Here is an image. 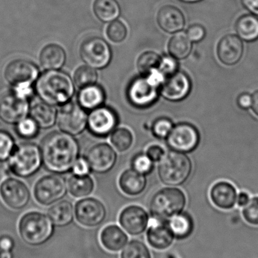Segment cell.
Masks as SVG:
<instances>
[{
    "instance_id": "d6a6232c",
    "label": "cell",
    "mask_w": 258,
    "mask_h": 258,
    "mask_svg": "<svg viewBox=\"0 0 258 258\" xmlns=\"http://www.w3.org/2000/svg\"><path fill=\"white\" fill-rule=\"evenodd\" d=\"M93 11L95 16L105 23L115 21L121 15V7L117 0H95Z\"/></svg>"
},
{
    "instance_id": "277c9868",
    "label": "cell",
    "mask_w": 258,
    "mask_h": 258,
    "mask_svg": "<svg viewBox=\"0 0 258 258\" xmlns=\"http://www.w3.org/2000/svg\"><path fill=\"white\" fill-rule=\"evenodd\" d=\"M187 206V197L182 189L162 188L151 197L148 203V214L154 222L167 223L182 213Z\"/></svg>"
},
{
    "instance_id": "d6986e66",
    "label": "cell",
    "mask_w": 258,
    "mask_h": 258,
    "mask_svg": "<svg viewBox=\"0 0 258 258\" xmlns=\"http://www.w3.org/2000/svg\"><path fill=\"white\" fill-rule=\"evenodd\" d=\"M118 118L112 109L107 107H97L88 116L87 126L92 135L106 137L112 133L117 127Z\"/></svg>"
},
{
    "instance_id": "f546056e",
    "label": "cell",
    "mask_w": 258,
    "mask_h": 258,
    "mask_svg": "<svg viewBox=\"0 0 258 258\" xmlns=\"http://www.w3.org/2000/svg\"><path fill=\"white\" fill-rule=\"evenodd\" d=\"M77 101L85 110H92L102 106L106 101V93L101 86L92 85L80 89Z\"/></svg>"
},
{
    "instance_id": "6da1fadb",
    "label": "cell",
    "mask_w": 258,
    "mask_h": 258,
    "mask_svg": "<svg viewBox=\"0 0 258 258\" xmlns=\"http://www.w3.org/2000/svg\"><path fill=\"white\" fill-rule=\"evenodd\" d=\"M172 248L180 258H258V227L240 221H205Z\"/></svg>"
},
{
    "instance_id": "f6af8a7d",
    "label": "cell",
    "mask_w": 258,
    "mask_h": 258,
    "mask_svg": "<svg viewBox=\"0 0 258 258\" xmlns=\"http://www.w3.org/2000/svg\"><path fill=\"white\" fill-rule=\"evenodd\" d=\"M132 165L133 170L144 175L149 174L154 167L153 161L146 154H139L135 156Z\"/></svg>"
},
{
    "instance_id": "cb8c5ba5",
    "label": "cell",
    "mask_w": 258,
    "mask_h": 258,
    "mask_svg": "<svg viewBox=\"0 0 258 258\" xmlns=\"http://www.w3.org/2000/svg\"><path fill=\"white\" fill-rule=\"evenodd\" d=\"M159 27L168 33H176L181 31L186 24V19L183 12L173 6H165L161 8L157 15Z\"/></svg>"
},
{
    "instance_id": "2e32d148",
    "label": "cell",
    "mask_w": 258,
    "mask_h": 258,
    "mask_svg": "<svg viewBox=\"0 0 258 258\" xmlns=\"http://www.w3.org/2000/svg\"><path fill=\"white\" fill-rule=\"evenodd\" d=\"M120 225L130 236H139L146 232L150 222L148 212L139 206H129L120 213Z\"/></svg>"
},
{
    "instance_id": "bcb514c9",
    "label": "cell",
    "mask_w": 258,
    "mask_h": 258,
    "mask_svg": "<svg viewBox=\"0 0 258 258\" xmlns=\"http://www.w3.org/2000/svg\"><path fill=\"white\" fill-rule=\"evenodd\" d=\"M178 68L179 63L176 58L171 55L164 56V57H162V61H161L159 70L166 78L168 76L179 71Z\"/></svg>"
},
{
    "instance_id": "681fc988",
    "label": "cell",
    "mask_w": 258,
    "mask_h": 258,
    "mask_svg": "<svg viewBox=\"0 0 258 258\" xmlns=\"http://www.w3.org/2000/svg\"><path fill=\"white\" fill-rule=\"evenodd\" d=\"M165 150L162 147L159 145H152L148 147L146 151V155L153 161V162H158L165 156Z\"/></svg>"
},
{
    "instance_id": "603a6c76",
    "label": "cell",
    "mask_w": 258,
    "mask_h": 258,
    "mask_svg": "<svg viewBox=\"0 0 258 258\" xmlns=\"http://www.w3.org/2000/svg\"><path fill=\"white\" fill-rule=\"evenodd\" d=\"M237 189L230 182L219 181L209 191V199L212 204L221 210L230 211L236 208Z\"/></svg>"
},
{
    "instance_id": "7dc6e473",
    "label": "cell",
    "mask_w": 258,
    "mask_h": 258,
    "mask_svg": "<svg viewBox=\"0 0 258 258\" xmlns=\"http://www.w3.org/2000/svg\"><path fill=\"white\" fill-rule=\"evenodd\" d=\"M205 28L201 24H192L186 30V36L192 42H201L205 37Z\"/></svg>"
},
{
    "instance_id": "e575fe53",
    "label": "cell",
    "mask_w": 258,
    "mask_h": 258,
    "mask_svg": "<svg viewBox=\"0 0 258 258\" xmlns=\"http://www.w3.org/2000/svg\"><path fill=\"white\" fill-rule=\"evenodd\" d=\"M70 194L76 198L88 197L94 189L93 180L88 175H73L68 180Z\"/></svg>"
},
{
    "instance_id": "836d02e7",
    "label": "cell",
    "mask_w": 258,
    "mask_h": 258,
    "mask_svg": "<svg viewBox=\"0 0 258 258\" xmlns=\"http://www.w3.org/2000/svg\"><path fill=\"white\" fill-rule=\"evenodd\" d=\"M192 49V41L183 33L174 35L168 43L170 55L178 60L186 58L190 54Z\"/></svg>"
},
{
    "instance_id": "7c38bea8",
    "label": "cell",
    "mask_w": 258,
    "mask_h": 258,
    "mask_svg": "<svg viewBox=\"0 0 258 258\" xmlns=\"http://www.w3.org/2000/svg\"><path fill=\"white\" fill-rule=\"evenodd\" d=\"M74 217L77 223L83 227L94 228L106 221L107 209L97 199H82L76 203Z\"/></svg>"
},
{
    "instance_id": "7bdbcfd3",
    "label": "cell",
    "mask_w": 258,
    "mask_h": 258,
    "mask_svg": "<svg viewBox=\"0 0 258 258\" xmlns=\"http://www.w3.org/2000/svg\"><path fill=\"white\" fill-rule=\"evenodd\" d=\"M174 127L173 121L169 118L161 117L156 119L151 126L153 135L159 139H166Z\"/></svg>"
},
{
    "instance_id": "4dcf8cb0",
    "label": "cell",
    "mask_w": 258,
    "mask_h": 258,
    "mask_svg": "<svg viewBox=\"0 0 258 258\" xmlns=\"http://www.w3.org/2000/svg\"><path fill=\"white\" fill-rule=\"evenodd\" d=\"M29 114L41 128H51L57 120L56 109L43 101L37 103L30 108Z\"/></svg>"
},
{
    "instance_id": "11a10c76",
    "label": "cell",
    "mask_w": 258,
    "mask_h": 258,
    "mask_svg": "<svg viewBox=\"0 0 258 258\" xmlns=\"http://www.w3.org/2000/svg\"><path fill=\"white\" fill-rule=\"evenodd\" d=\"M251 110L258 117V90L251 95Z\"/></svg>"
},
{
    "instance_id": "f907efd6",
    "label": "cell",
    "mask_w": 258,
    "mask_h": 258,
    "mask_svg": "<svg viewBox=\"0 0 258 258\" xmlns=\"http://www.w3.org/2000/svg\"><path fill=\"white\" fill-rule=\"evenodd\" d=\"M236 103H237L238 107L242 110H248L251 108V95L248 92H243L238 96Z\"/></svg>"
},
{
    "instance_id": "f35d334b",
    "label": "cell",
    "mask_w": 258,
    "mask_h": 258,
    "mask_svg": "<svg viewBox=\"0 0 258 258\" xmlns=\"http://www.w3.org/2000/svg\"><path fill=\"white\" fill-rule=\"evenodd\" d=\"M112 143L120 152L126 151L133 144V135L128 129L118 128L112 133Z\"/></svg>"
},
{
    "instance_id": "83f0119b",
    "label": "cell",
    "mask_w": 258,
    "mask_h": 258,
    "mask_svg": "<svg viewBox=\"0 0 258 258\" xmlns=\"http://www.w3.org/2000/svg\"><path fill=\"white\" fill-rule=\"evenodd\" d=\"M119 185L124 194L130 197H136L145 190L147 180L144 174L129 169L124 171L120 177Z\"/></svg>"
},
{
    "instance_id": "6f0895ef",
    "label": "cell",
    "mask_w": 258,
    "mask_h": 258,
    "mask_svg": "<svg viewBox=\"0 0 258 258\" xmlns=\"http://www.w3.org/2000/svg\"><path fill=\"white\" fill-rule=\"evenodd\" d=\"M180 1L186 3H198V2L201 1V0H180Z\"/></svg>"
},
{
    "instance_id": "f5cc1de1",
    "label": "cell",
    "mask_w": 258,
    "mask_h": 258,
    "mask_svg": "<svg viewBox=\"0 0 258 258\" xmlns=\"http://www.w3.org/2000/svg\"><path fill=\"white\" fill-rule=\"evenodd\" d=\"M242 3L248 12L258 16V0H242Z\"/></svg>"
},
{
    "instance_id": "f1b7e54d",
    "label": "cell",
    "mask_w": 258,
    "mask_h": 258,
    "mask_svg": "<svg viewBox=\"0 0 258 258\" xmlns=\"http://www.w3.org/2000/svg\"><path fill=\"white\" fill-rule=\"evenodd\" d=\"M65 50L56 44H49L44 47L39 55L41 65L47 71L61 69L65 64Z\"/></svg>"
},
{
    "instance_id": "816d5d0a",
    "label": "cell",
    "mask_w": 258,
    "mask_h": 258,
    "mask_svg": "<svg viewBox=\"0 0 258 258\" xmlns=\"http://www.w3.org/2000/svg\"><path fill=\"white\" fill-rule=\"evenodd\" d=\"M15 247V242L13 238L8 235L0 236V248L4 249L13 251Z\"/></svg>"
},
{
    "instance_id": "8fae6325",
    "label": "cell",
    "mask_w": 258,
    "mask_h": 258,
    "mask_svg": "<svg viewBox=\"0 0 258 258\" xmlns=\"http://www.w3.org/2000/svg\"><path fill=\"white\" fill-rule=\"evenodd\" d=\"M168 147L174 151L188 153L194 151L200 143L199 131L189 122H180L174 125L167 137Z\"/></svg>"
},
{
    "instance_id": "74e56055",
    "label": "cell",
    "mask_w": 258,
    "mask_h": 258,
    "mask_svg": "<svg viewBox=\"0 0 258 258\" xmlns=\"http://www.w3.org/2000/svg\"><path fill=\"white\" fill-rule=\"evenodd\" d=\"M98 79V74L93 68L89 66L79 68L74 74V83L79 89L95 84Z\"/></svg>"
},
{
    "instance_id": "44dd1931",
    "label": "cell",
    "mask_w": 258,
    "mask_h": 258,
    "mask_svg": "<svg viewBox=\"0 0 258 258\" xmlns=\"http://www.w3.org/2000/svg\"><path fill=\"white\" fill-rule=\"evenodd\" d=\"M243 53V42L236 35H227L221 38L217 47L218 59L226 66L237 64L242 59Z\"/></svg>"
},
{
    "instance_id": "52a82bcc",
    "label": "cell",
    "mask_w": 258,
    "mask_h": 258,
    "mask_svg": "<svg viewBox=\"0 0 258 258\" xmlns=\"http://www.w3.org/2000/svg\"><path fill=\"white\" fill-rule=\"evenodd\" d=\"M192 168V162L185 153L172 150L160 160L159 177L168 186H180L189 178Z\"/></svg>"
},
{
    "instance_id": "7a4b0ae2",
    "label": "cell",
    "mask_w": 258,
    "mask_h": 258,
    "mask_svg": "<svg viewBox=\"0 0 258 258\" xmlns=\"http://www.w3.org/2000/svg\"><path fill=\"white\" fill-rule=\"evenodd\" d=\"M42 163L51 172L63 174L72 169L79 156V144L73 135L54 132L41 144Z\"/></svg>"
},
{
    "instance_id": "4316f807",
    "label": "cell",
    "mask_w": 258,
    "mask_h": 258,
    "mask_svg": "<svg viewBox=\"0 0 258 258\" xmlns=\"http://www.w3.org/2000/svg\"><path fill=\"white\" fill-rule=\"evenodd\" d=\"M47 215L56 227H68L74 221V208L71 202L62 200L51 205Z\"/></svg>"
},
{
    "instance_id": "db71d44e",
    "label": "cell",
    "mask_w": 258,
    "mask_h": 258,
    "mask_svg": "<svg viewBox=\"0 0 258 258\" xmlns=\"http://www.w3.org/2000/svg\"><path fill=\"white\" fill-rule=\"evenodd\" d=\"M250 199H251V197H250L248 192H245V191H241L237 195L236 206H237L238 208H239V209L245 207V206L248 204V202H249Z\"/></svg>"
},
{
    "instance_id": "ab89813d",
    "label": "cell",
    "mask_w": 258,
    "mask_h": 258,
    "mask_svg": "<svg viewBox=\"0 0 258 258\" xmlns=\"http://www.w3.org/2000/svg\"><path fill=\"white\" fill-rule=\"evenodd\" d=\"M241 215L250 225L258 226V196L251 197L248 204L241 209Z\"/></svg>"
},
{
    "instance_id": "c3c4849f",
    "label": "cell",
    "mask_w": 258,
    "mask_h": 258,
    "mask_svg": "<svg viewBox=\"0 0 258 258\" xmlns=\"http://www.w3.org/2000/svg\"><path fill=\"white\" fill-rule=\"evenodd\" d=\"M90 170L88 161L85 158H78L72 167V171L74 175H88Z\"/></svg>"
},
{
    "instance_id": "ba28073f",
    "label": "cell",
    "mask_w": 258,
    "mask_h": 258,
    "mask_svg": "<svg viewBox=\"0 0 258 258\" xmlns=\"http://www.w3.org/2000/svg\"><path fill=\"white\" fill-rule=\"evenodd\" d=\"M42 163L40 149L31 143H24L15 147L9 161L12 172L21 177L33 175Z\"/></svg>"
},
{
    "instance_id": "d4e9b609",
    "label": "cell",
    "mask_w": 258,
    "mask_h": 258,
    "mask_svg": "<svg viewBox=\"0 0 258 258\" xmlns=\"http://www.w3.org/2000/svg\"><path fill=\"white\" fill-rule=\"evenodd\" d=\"M127 233L116 224H110L101 230L100 241L108 251L118 252L125 247L128 242Z\"/></svg>"
},
{
    "instance_id": "8d00e7d4",
    "label": "cell",
    "mask_w": 258,
    "mask_h": 258,
    "mask_svg": "<svg viewBox=\"0 0 258 258\" xmlns=\"http://www.w3.org/2000/svg\"><path fill=\"white\" fill-rule=\"evenodd\" d=\"M162 61V57L154 51L142 53L137 60V69L141 76H146L158 70Z\"/></svg>"
},
{
    "instance_id": "3957f363",
    "label": "cell",
    "mask_w": 258,
    "mask_h": 258,
    "mask_svg": "<svg viewBox=\"0 0 258 258\" xmlns=\"http://www.w3.org/2000/svg\"><path fill=\"white\" fill-rule=\"evenodd\" d=\"M35 91L43 102L64 105L69 102L75 91L71 77L59 70H49L39 76Z\"/></svg>"
},
{
    "instance_id": "9a60e30c",
    "label": "cell",
    "mask_w": 258,
    "mask_h": 258,
    "mask_svg": "<svg viewBox=\"0 0 258 258\" xmlns=\"http://www.w3.org/2000/svg\"><path fill=\"white\" fill-rule=\"evenodd\" d=\"M39 75V68L36 64L21 59L10 62L6 66L4 72L5 78L14 87L32 86Z\"/></svg>"
},
{
    "instance_id": "ffe728a7",
    "label": "cell",
    "mask_w": 258,
    "mask_h": 258,
    "mask_svg": "<svg viewBox=\"0 0 258 258\" xmlns=\"http://www.w3.org/2000/svg\"><path fill=\"white\" fill-rule=\"evenodd\" d=\"M86 159L92 171L104 174L113 168L116 162L117 155L109 144H98L91 147Z\"/></svg>"
},
{
    "instance_id": "484cf974",
    "label": "cell",
    "mask_w": 258,
    "mask_h": 258,
    "mask_svg": "<svg viewBox=\"0 0 258 258\" xmlns=\"http://www.w3.org/2000/svg\"><path fill=\"white\" fill-rule=\"evenodd\" d=\"M169 224L174 232L176 241L186 240L190 238L195 232V218L187 209L171 218Z\"/></svg>"
},
{
    "instance_id": "e0dca14e",
    "label": "cell",
    "mask_w": 258,
    "mask_h": 258,
    "mask_svg": "<svg viewBox=\"0 0 258 258\" xmlns=\"http://www.w3.org/2000/svg\"><path fill=\"white\" fill-rule=\"evenodd\" d=\"M0 197L8 207L19 211L28 205L30 192L23 182L9 178L0 185Z\"/></svg>"
},
{
    "instance_id": "9f6ffc18",
    "label": "cell",
    "mask_w": 258,
    "mask_h": 258,
    "mask_svg": "<svg viewBox=\"0 0 258 258\" xmlns=\"http://www.w3.org/2000/svg\"><path fill=\"white\" fill-rule=\"evenodd\" d=\"M0 258H14L13 251L0 248Z\"/></svg>"
},
{
    "instance_id": "7402d4cb",
    "label": "cell",
    "mask_w": 258,
    "mask_h": 258,
    "mask_svg": "<svg viewBox=\"0 0 258 258\" xmlns=\"http://www.w3.org/2000/svg\"><path fill=\"white\" fill-rule=\"evenodd\" d=\"M148 246L156 251H167L175 242L174 232L169 222H156L148 227L145 232Z\"/></svg>"
},
{
    "instance_id": "9c48e42d",
    "label": "cell",
    "mask_w": 258,
    "mask_h": 258,
    "mask_svg": "<svg viewBox=\"0 0 258 258\" xmlns=\"http://www.w3.org/2000/svg\"><path fill=\"white\" fill-rule=\"evenodd\" d=\"M80 53L83 62L95 70L106 68L112 57V49L108 42L96 36L83 41Z\"/></svg>"
},
{
    "instance_id": "60d3db41",
    "label": "cell",
    "mask_w": 258,
    "mask_h": 258,
    "mask_svg": "<svg viewBox=\"0 0 258 258\" xmlns=\"http://www.w3.org/2000/svg\"><path fill=\"white\" fill-rule=\"evenodd\" d=\"M106 33L111 41L115 43H119L126 39L127 29L125 24L121 21H113L108 26Z\"/></svg>"
},
{
    "instance_id": "4fadbf2b",
    "label": "cell",
    "mask_w": 258,
    "mask_h": 258,
    "mask_svg": "<svg viewBox=\"0 0 258 258\" xmlns=\"http://www.w3.org/2000/svg\"><path fill=\"white\" fill-rule=\"evenodd\" d=\"M87 119L85 109L74 102L62 105L57 115L59 128L73 136L80 135L85 130L87 126Z\"/></svg>"
},
{
    "instance_id": "ee69618b",
    "label": "cell",
    "mask_w": 258,
    "mask_h": 258,
    "mask_svg": "<svg viewBox=\"0 0 258 258\" xmlns=\"http://www.w3.org/2000/svg\"><path fill=\"white\" fill-rule=\"evenodd\" d=\"M15 149V141L8 132L0 130V160L9 159Z\"/></svg>"
},
{
    "instance_id": "5bb4252c",
    "label": "cell",
    "mask_w": 258,
    "mask_h": 258,
    "mask_svg": "<svg viewBox=\"0 0 258 258\" xmlns=\"http://www.w3.org/2000/svg\"><path fill=\"white\" fill-rule=\"evenodd\" d=\"M192 89V80L187 73L177 71L165 78L161 86L160 95L168 101L178 102L186 99Z\"/></svg>"
},
{
    "instance_id": "b9f144b4",
    "label": "cell",
    "mask_w": 258,
    "mask_h": 258,
    "mask_svg": "<svg viewBox=\"0 0 258 258\" xmlns=\"http://www.w3.org/2000/svg\"><path fill=\"white\" fill-rule=\"evenodd\" d=\"M39 127L31 117H26L17 123V132L20 136L27 139L34 138L39 132Z\"/></svg>"
},
{
    "instance_id": "d590c367",
    "label": "cell",
    "mask_w": 258,
    "mask_h": 258,
    "mask_svg": "<svg viewBox=\"0 0 258 258\" xmlns=\"http://www.w3.org/2000/svg\"><path fill=\"white\" fill-rule=\"evenodd\" d=\"M120 258H153L151 249L145 242L133 239L123 248Z\"/></svg>"
},
{
    "instance_id": "8992f818",
    "label": "cell",
    "mask_w": 258,
    "mask_h": 258,
    "mask_svg": "<svg viewBox=\"0 0 258 258\" xmlns=\"http://www.w3.org/2000/svg\"><path fill=\"white\" fill-rule=\"evenodd\" d=\"M165 77L159 70H154L146 76L136 77L127 89V98L132 105L138 108H148L160 96V89Z\"/></svg>"
},
{
    "instance_id": "5b68a950",
    "label": "cell",
    "mask_w": 258,
    "mask_h": 258,
    "mask_svg": "<svg viewBox=\"0 0 258 258\" xmlns=\"http://www.w3.org/2000/svg\"><path fill=\"white\" fill-rule=\"evenodd\" d=\"M18 233L27 245L41 246L54 236L55 225L48 215L39 212H29L20 218Z\"/></svg>"
},
{
    "instance_id": "ac0fdd59",
    "label": "cell",
    "mask_w": 258,
    "mask_h": 258,
    "mask_svg": "<svg viewBox=\"0 0 258 258\" xmlns=\"http://www.w3.org/2000/svg\"><path fill=\"white\" fill-rule=\"evenodd\" d=\"M30 111L28 100L11 93L0 99V119L6 123L17 124L25 119Z\"/></svg>"
},
{
    "instance_id": "30bf717a",
    "label": "cell",
    "mask_w": 258,
    "mask_h": 258,
    "mask_svg": "<svg viewBox=\"0 0 258 258\" xmlns=\"http://www.w3.org/2000/svg\"><path fill=\"white\" fill-rule=\"evenodd\" d=\"M67 183L61 176L47 175L38 180L34 186L35 199L38 203L49 206L62 200L67 194Z\"/></svg>"
},
{
    "instance_id": "1f68e13d",
    "label": "cell",
    "mask_w": 258,
    "mask_h": 258,
    "mask_svg": "<svg viewBox=\"0 0 258 258\" xmlns=\"http://www.w3.org/2000/svg\"><path fill=\"white\" fill-rule=\"evenodd\" d=\"M238 36L245 42H254L258 39V18L256 15H244L236 23Z\"/></svg>"
}]
</instances>
